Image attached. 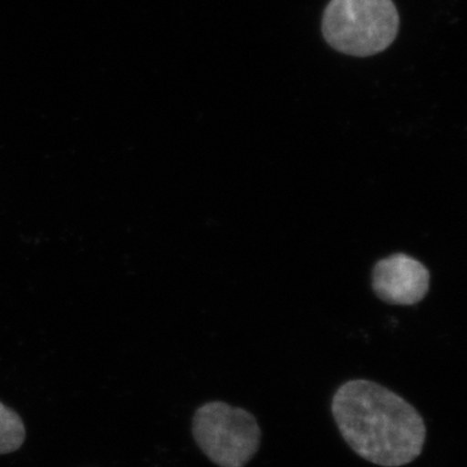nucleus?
<instances>
[{
	"instance_id": "f257e3e1",
	"label": "nucleus",
	"mask_w": 467,
	"mask_h": 467,
	"mask_svg": "<svg viewBox=\"0 0 467 467\" xmlns=\"http://www.w3.org/2000/svg\"><path fill=\"white\" fill-rule=\"evenodd\" d=\"M331 411L350 450L374 465H408L425 447L426 423L420 411L371 380L342 384L335 392Z\"/></svg>"
},
{
	"instance_id": "f03ea898",
	"label": "nucleus",
	"mask_w": 467,
	"mask_h": 467,
	"mask_svg": "<svg viewBox=\"0 0 467 467\" xmlns=\"http://www.w3.org/2000/svg\"><path fill=\"white\" fill-rule=\"evenodd\" d=\"M400 15L393 0H330L322 16V36L335 51L368 57L398 38Z\"/></svg>"
},
{
	"instance_id": "7ed1b4c3",
	"label": "nucleus",
	"mask_w": 467,
	"mask_h": 467,
	"mask_svg": "<svg viewBox=\"0 0 467 467\" xmlns=\"http://www.w3.org/2000/svg\"><path fill=\"white\" fill-rule=\"evenodd\" d=\"M192 435L218 467H244L260 450L261 429L254 414L223 401L207 402L196 410Z\"/></svg>"
},
{
	"instance_id": "20e7f679",
	"label": "nucleus",
	"mask_w": 467,
	"mask_h": 467,
	"mask_svg": "<svg viewBox=\"0 0 467 467\" xmlns=\"http://www.w3.org/2000/svg\"><path fill=\"white\" fill-rule=\"evenodd\" d=\"M373 290L392 306H414L425 299L430 272L420 261L405 254H393L378 261L373 269Z\"/></svg>"
},
{
	"instance_id": "39448f33",
	"label": "nucleus",
	"mask_w": 467,
	"mask_h": 467,
	"mask_svg": "<svg viewBox=\"0 0 467 467\" xmlns=\"http://www.w3.org/2000/svg\"><path fill=\"white\" fill-rule=\"evenodd\" d=\"M26 426L14 409L0 402V454L20 450L26 441Z\"/></svg>"
}]
</instances>
